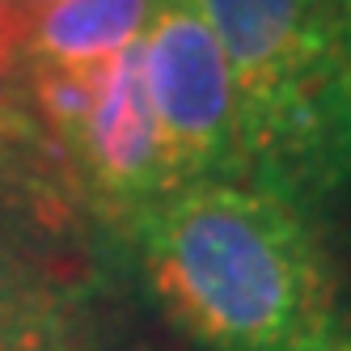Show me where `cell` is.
Instances as JSON below:
<instances>
[{
    "mask_svg": "<svg viewBox=\"0 0 351 351\" xmlns=\"http://www.w3.org/2000/svg\"><path fill=\"white\" fill-rule=\"evenodd\" d=\"M123 233L148 300L195 351H335L339 284L300 208L250 182H199Z\"/></svg>",
    "mask_w": 351,
    "mask_h": 351,
    "instance_id": "cell-1",
    "label": "cell"
},
{
    "mask_svg": "<svg viewBox=\"0 0 351 351\" xmlns=\"http://www.w3.org/2000/svg\"><path fill=\"white\" fill-rule=\"evenodd\" d=\"M233 72L241 173L317 216L351 191V43L339 0H199Z\"/></svg>",
    "mask_w": 351,
    "mask_h": 351,
    "instance_id": "cell-2",
    "label": "cell"
},
{
    "mask_svg": "<svg viewBox=\"0 0 351 351\" xmlns=\"http://www.w3.org/2000/svg\"><path fill=\"white\" fill-rule=\"evenodd\" d=\"M140 60L165 144L169 191L245 182L233 72L199 0H157L140 38Z\"/></svg>",
    "mask_w": 351,
    "mask_h": 351,
    "instance_id": "cell-3",
    "label": "cell"
},
{
    "mask_svg": "<svg viewBox=\"0 0 351 351\" xmlns=\"http://www.w3.org/2000/svg\"><path fill=\"white\" fill-rule=\"evenodd\" d=\"M60 153L68 157L89 204L119 229L148 204L169 195L165 144L144 85L140 43L97 68L93 97Z\"/></svg>",
    "mask_w": 351,
    "mask_h": 351,
    "instance_id": "cell-4",
    "label": "cell"
},
{
    "mask_svg": "<svg viewBox=\"0 0 351 351\" xmlns=\"http://www.w3.org/2000/svg\"><path fill=\"white\" fill-rule=\"evenodd\" d=\"M85 292L0 229V351H85Z\"/></svg>",
    "mask_w": 351,
    "mask_h": 351,
    "instance_id": "cell-5",
    "label": "cell"
},
{
    "mask_svg": "<svg viewBox=\"0 0 351 351\" xmlns=\"http://www.w3.org/2000/svg\"><path fill=\"white\" fill-rule=\"evenodd\" d=\"M153 9L157 0H60L26 26L17 64L97 68L144 38Z\"/></svg>",
    "mask_w": 351,
    "mask_h": 351,
    "instance_id": "cell-6",
    "label": "cell"
},
{
    "mask_svg": "<svg viewBox=\"0 0 351 351\" xmlns=\"http://www.w3.org/2000/svg\"><path fill=\"white\" fill-rule=\"evenodd\" d=\"M38 123L26 97V77H21V64L13 56L0 51V144H26L38 140Z\"/></svg>",
    "mask_w": 351,
    "mask_h": 351,
    "instance_id": "cell-7",
    "label": "cell"
},
{
    "mask_svg": "<svg viewBox=\"0 0 351 351\" xmlns=\"http://www.w3.org/2000/svg\"><path fill=\"white\" fill-rule=\"evenodd\" d=\"M339 9H343V30H347V43H351V0H339Z\"/></svg>",
    "mask_w": 351,
    "mask_h": 351,
    "instance_id": "cell-8",
    "label": "cell"
},
{
    "mask_svg": "<svg viewBox=\"0 0 351 351\" xmlns=\"http://www.w3.org/2000/svg\"><path fill=\"white\" fill-rule=\"evenodd\" d=\"M0 51H5V56H9V47H5V34H0Z\"/></svg>",
    "mask_w": 351,
    "mask_h": 351,
    "instance_id": "cell-9",
    "label": "cell"
}]
</instances>
